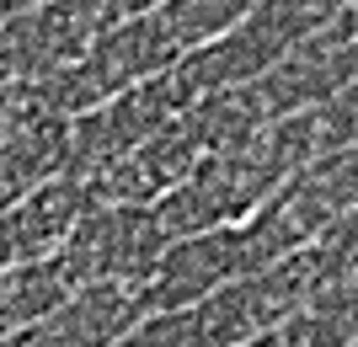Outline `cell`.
<instances>
[{
    "label": "cell",
    "mask_w": 358,
    "mask_h": 347,
    "mask_svg": "<svg viewBox=\"0 0 358 347\" xmlns=\"http://www.w3.org/2000/svg\"><path fill=\"white\" fill-rule=\"evenodd\" d=\"M337 22H343V27H348V32H353V38H358V0H348L343 11H337Z\"/></svg>",
    "instance_id": "7"
},
{
    "label": "cell",
    "mask_w": 358,
    "mask_h": 347,
    "mask_svg": "<svg viewBox=\"0 0 358 347\" xmlns=\"http://www.w3.org/2000/svg\"><path fill=\"white\" fill-rule=\"evenodd\" d=\"M171 246L155 203H91L70 241L54 251L75 288L86 283H145Z\"/></svg>",
    "instance_id": "2"
},
{
    "label": "cell",
    "mask_w": 358,
    "mask_h": 347,
    "mask_svg": "<svg viewBox=\"0 0 358 347\" xmlns=\"http://www.w3.org/2000/svg\"><path fill=\"white\" fill-rule=\"evenodd\" d=\"M187 102H193V96H187L177 64H171L161 75L134 80L129 91L107 96L102 107L80 112V118L70 123V177H80V182L102 177V171L118 166L129 150H139L161 123L177 118Z\"/></svg>",
    "instance_id": "3"
},
{
    "label": "cell",
    "mask_w": 358,
    "mask_h": 347,
    "mask_svg": "<svg viewBox=\"0 0 358 347\" xmlns=\"http://www.w3.org/2000/svg\"><path fill=\"white\" fill-rule=\"evenodd\" d=\"M310 123H315V150H321V155L358 145V75L348 80L343 91H331L327 102H315Z\"/></svg>",
    "instance_id": "6"
},
{
    "label": "cell",
    "mask_w": 358,
    "mask_h": 347,
    "mask_svg": "<svg viewBox=\"0 0 358 347\" xmlns=\"http://www.w3.org/2000/svg\"><path fill=\"white\" fill-rule=\"evenodd\" d=\"M182 54L187 48L161 22V11H145V16H129V22H113L107 32H96L86 54H75L59 70L32 75V80H11V91H16L22 112H64V118H80L91 107H102L107 96L129 91L134 80H150V75H161V70H171Z\"/></svg>",
    "instance_id": "1"
},
{
    "label": "cell",
    "mask_w": 358,
    "mask_h": 347,
    "mask_svg": "<svg viewBox=\"0 0 358 347\" xmlns=\"http://www.w3.org/2000/svg\"><path fill=\"white\" fill-rule=\"evenodd\" d=\"M252 6L257 0H161L155 11H161L166 27L177 32L182 48H198L209 38H220V32H230Z\"/></svg>",
    "instance_id": "5"
},
{
    "label": "cell",
    "mask_w": 358,
    "mask_h": 347,
    "mask_svg": "<svg viewBox=\"0 0 358 347\" xmlns=\"http://www.w3.org/2000/svg\"><path fill=\"white\" fill-rule=\"evenodd\" d=\"M70 123L64 112H16L0 134V209L70 171Z\"/></svg>",
    "instance_id": "4"
}]
</instances>
